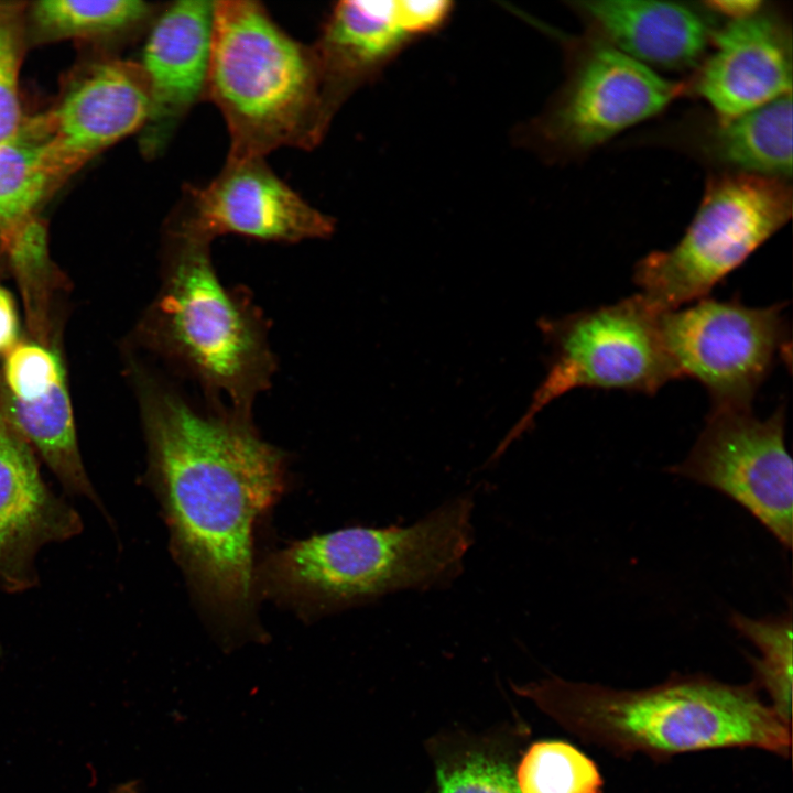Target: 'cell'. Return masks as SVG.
<instances>
[{"label":"cell","instance_id":"6da1fadb","mask_svg":"<svg viewBox=\"0 0 793 793\" xmlns=\"http://www.w3.org/2000/svg\"><path fill=\"white\" fill-rule=\"evenodd\" d=\"M137 379L148 477L174 555L219 629H253V529L282 493L284 455L250 419L225 408L203 412L157 378Z\"/></svg>","mask_w":793,"mask_h":793},{"label":"cell","instance_id":"7a4b0ae2","mask_svg":"<svg viewBox=\"0 0 793 793\" xmlns=\"http://www.w3.org/2000/svg\"><path fill=\"white\" fill-rule=\"evenodd\" d=\"M518 693L584 742L618 757L753 748L791 753V725L753 683L735 685L703 674H676L640 689L545 678Z\"/></svg>","mask_w":793,"mask_h":793},{"label":"cell","instance_id":"3957f363","mask_svg":"<svg viewBox=\"0 0 793 793\" xmlns=\"http://www.w3.org/2000/svg\"><path fill=\"white\" fill-rule=\"evenodd\" d=\"M472 501L457 497L408 526H350L272 553L256 590L314 617L392 591L449 582L472 542Z\"/></svg>","mask_w":793,"mask_h":793},{"label":"cell","instance_id":"277c9868","mask_svg":"<svg viewBox=\"0 0 793 793\" xmlns=\"http://www.w3.org/2000/svg\"><path fill=\"white\" fill-rule=\"evenodd\" d=\"M206 98L229 133L228 160L315 149L333 121L312 45L251 0L214 1Z\"/></svg>","mask_w":793,"mask_h":793},{"label":"cell","instance_id":"5b68a950","mask_svg":"<svg viewBox=\"0 0 793 793\" xmlns=\"http://www.w3.org/2000/svg\"><path fill=\"white\" fill-rule=\"evenodd\" d=\"M164 232L162 283L140 336L213 397L227 400L231 413L250 419L275 370L264 319L246 294L218 278L210 241Z\"/></svg>","mask_w":793,"mask_h":793},{"label":"cell","instance_id":"8992f818","mask_svg":"<svg viewBox=\"0 0 793 793\" xmlns=\"http://www.w3.org/2000/svg\"><path fill=\"white\" fill-rule=\"evenodd\" d=\"M789 180L715 172L676 245L644 256L636 265L638 293L665 312L707 297L792 217Z\"/></svg>","mask_w":793,"mask_h":793},{"label":"cell","instance_id":"52a82bcc","mask_svg":"<svg viewBox=\"0 0 793 793\" xmlns=\"http://www.w3.org/2000/svg\"><path fill=\"white\" fill-rule=\"evenodd\" d=\"M685 94V82L669 80L586 32L565 42L562 85L514 140L546 162L574 161Z\"/></svg>","mask_w":793,"mask_h":793},{"label":"cell","instance_id":"ba28073f","mask_svg":"<svg viewBox=\"0 0 793 793\" xmlns=\"http://www.w3.org/2000/svg\"><path fill=\"white\" fill-rule=\"evenodd\" d=\"M660 312L638 293L615 304L537 322L550 347L547 370L497 458L552 401L577 388L653 394L681 379L661 335Z\"/></svg>","mask_w":793,"mask_h":793},{"label":"cell","instance_id":"9c48e42d","mask_svg":"<svg viewBox=\"0 0 793 793\" xmlns=\"http://www.w3.org/2000/svg\"><path fill=\"white\" fill-rule=\"evenodd\" d=\"M784 304L750 307L704 297L661 312V335L681 377L698 381L715 409H750L791 346Z\"/></svg>","mask_w":793,"mask_h":793},{"label":"cell","instance_id":"30bf717a","mask_svg":"<svg viewBox=\"0 0 793 793\" xmlns=\"http://www.w3.org/2000/svg\"><path fill=\"white\" fill-rule=\"evenodd\" d=\"M667 471L728 496L791 550L793 463L783 405L764 420L750 409L711 408L687 457Z\"/></svg>","mask_w":793,"mask_h":793},{"label":"cell","instance_id":"8fae6325","mask_svg":"<svg viewBox=\"0 0 793 793\" xmlns=\"http://www.w3.org/2000/svg\"><path fill=\"white\" fill-rule=\"evenodd\" d=\"M333 217L307 203L263 157L228 160L209 183L185 185L164 231L213 241L233 233L271 242L326 239Z\"/></svg>","mask_w":793,"mask_h":793},{"label":"cell","instance_id":"7c38bea8","mask_svg":"<svg viewBox=\"0 0 793 793\" xmlns=\"http://www.w3.org/2000/svg\"><path fill=\"white\" fill-rule=\"evenodd\" d=\"M150 89L140 63L105 57L84 67L62 97L37 115L58 183L145 126Z\"/></svg>","mask_w":793,"mask_h":793},{"label":"cell","instance_id":"4fadbf2b","mask_svg":"<svg viewBox=\"0 0 793 793\" xmlns=\"http://www.w3.org/2000/svg\"><path fill=\"white\" fill-rule=\"evenodd\" d=\"M719 117L732 118L792 94V31L765 6L716 28L702 62L685 80Z\"/></svg>","mask_w":793,"mask_h":793},{"label":"cell","instance_id":"5bb4252c","mask_svg":"<svg viewBox=\"0 0 793 793\" xmlns=\"http://www.w3.org/2000/svg\"><path fill=\"white\" fill-rule=\"evenodd\" d=\"M214 1L163 4L149 29L140 63L150 89L142 152L153 159L170 144L193 107L206 99Z\"/></svg>","mask_w":793,"mask_h":793},{"label":"cell","instance_id":"9a60e30c","mask_svg":"<svg viewBox=\"0 0 793 793\" xmlns=\"http://www.w3.org/2000/svg\"><path fill=\"white\" fill-rule=\"evenodd\" d=\"M82 529L78 512L44 481L34 450L0 405V586L9 593L33 587L40 548Z\"/></svg>","mask_w":793,"mask_h":793},{"label":"cell","instance_id":"2e32d148","mask_svg":"<svg viewBox=\"0 0 793 793\" xmlns=\"http://www.w3.org/2000/svg\"><path fill=\"white\" fill-rule=\"evenodd\" d=\"M569 4L587 33L650 68L694 70L716 30L714 14L702 3L590 0Z\"/></svg>","mask_w":793,"mask_h":793},{"label":"cell","instance_id":"e0dca14e","mask_svg":"<svg viewBox=\"0 0 793 793\" xmlns=\"http://www.w3.org/2000/svg\"><path fill=\"white\" fill-rule=\"evenodd\" d=\"M663 134L715 172L792 176V94L732 118L691 112Z\"/></svg>","mask_w":793,"mask_h":793},{"label":"cell","instance_id":"ac0fdd59","mask_svg":"<svg viewBox=\"0 0 793 793\" xmlns=\"http://www.w3.org/2000/svg\"><path fill=\"white\" fill-rule=\"evenodd\" d=\"M414 41L400 23L394 0L335 3L312 44L332 117Z\"/></svg>","mask_w":793,"mask_h":793},{"label":"cell","instance_id":"d6986e66","mask_svg":"<svg viewBox=\"0 0 793 793\" xmlns=\"http://www.w3.org/2000/svg\"><path fill=\"white\" fill-rule=\"evenodd\" d=\"M4 415L46 463L64 489L99 504L79 454L72 404L65 381L31 402H20L0 389Z\"/></svg>","mask_w":793,"mask_h":793},{"label":"cell","instance_id":"ffe728a7","mask_svg":"<svg viewBox=\"0 0 793 793\" xmlns=\"http://www.w3.org/2000/svg\"><path fill=\"white\" fill-rule=\"evenodd\" d=\"M162 6L140 0H42L25 9V21L41 42L122 39L150 29Z\"/></svg>","mask_w":793,"mask_h":793},{"label":"cell","instance_id":"44dd1931","mask_svg":"<svg viewBox=\"0 0 793 793\" xmlns=\"http://www.w3.org/2000/svg\"><path fill=\"white\" fill-rule=\"evenodd\" d=\"M57 184L40 120L24 118L14 135L0 142V240L35 218V208Z\"/></svg>","mask_w":793,"mask_h":793},{"label":"cell","instance_id":"7402d4cb","mask_svg":"<svg viewBox=\"0 0 793 793\" xmlns=\"http://www.w3.org/2000/svg\"><path fill=\"white\" fill-rule=\"evenodd\" d=\"M731 626L751 641L760 656H750L753 683L769 696V705L779 717L791 725L792 718V613L786 612L759 619L734 611Z\"/></svg>","mask_w":793,"mask_h":793},{"label":"cell","instance_id":"603a6c76","mask_svg":"<svg viewBox=\"0 0 793 793\" xmlns=\"http://www.w3.org/2000/svg\"><path fill=\"white\" fill-rule=\"evenodd\" d=\"M514 776L521 793H602L604 787L597 764L560 740L533 743Z\"/></svg>","mask_w":793,"mask_h":793},{"label":"cell","instance_id":"cb8c5ba5","mask_svg":"<svg viewBox=\"0 0 793 793\" xmlns=\"http://www.w3.org/2000/svg\"><path fill=\"white\" fill-rule=\"evenodd\" d=\"M25 9L19 2H0V142L20 129L19 75L26 44Z\"/></svg>","mask_w":793,"mask_h":793},{"label":"cell","instance_id":"d4e9b609","mask_svg":"<svg viewBox=\"0 0 793 793\" xmlns=\"http://www.w3.org/2000/svg\"><path fill=\"white\" fill-rule=\"evenodd\" d=\"M1 391L13 400L31 402L65 381L58 356L36 343H18L6 356Z\"/></svg>","mask_w":793,"mask_h":793},{"label":"cell","instance_id":"484cf974","mask_svg":"<svg viewBox=\"0 0 793 793\" xmlns=\"http://www.w3.org/2000/svg\"><path fill=\"white\" fill-rule=\"evenodd\" d=\"M436 779L438 793H521L512 770L482 752L441 761Z\"/></svg>","mask_w":793,"mask_h":793},{"label":"cell","instance_id":"4316f807","mask_svg":"<svg viewBox=\"0 0 793 793\" xmlns=\"http://www.w3.org/2000/svg\"><path fill=\"white\" fill-rule=\"evenodd\" d=\"M397 10L404 31L416 40L441 30L454 7L446 0H397Z\"/></svg>","mask_w":793,"mask_h":793},{"label":"cell","instance_id":"83f0119b","mask_svg":"<svg viewBox=\"0 0 793 793\" xmlns=\"http://www.w3.org/2000/svg\"><path fill=\"white\" fill-rule=\"evenodd\" d=\"M19 343V318L11 294L0 285V355Z\"/></svg>","mask_w":793,"mask_h":793},{"label":"cell","instance_id":"f1b7e54d","mask_svg":"<svg viewBox=\"0 0 793 793\" xmlns=\"http://www.w3.org/2000/svg\"><path fill=\"white\" fill-rule=\"evenodd\" d=\"M702 4L711 14L734 21L753 15L765 6V2L761 0H710L704 1Z\"/></svg>","mask_w":793,"mask_h":793},{"label":"cell","instance_id":"f546056e","mask_svg":"<svg viewBox=\"0 0 793 793\" xmlns=\"http://www.w3.org/2000/svg\"><path fill=\"white\" fill-rule=\"evenodd\" d=\"M112 793H140V786L137 781H128L116 786Z\"/></svg>","mask_w":793,"mask_h":793}]
</instances>
